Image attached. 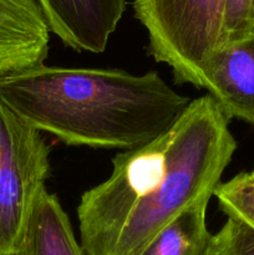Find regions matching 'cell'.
<instances>
[{"label":"cell","instance_id":"obj_6","mask_svg":"<svg viewBox=\"0 0 254 255\" xmlns=\"http://www.w3.org/2000/svg\"><path fill=\"white\" fill-rule=\"evenodd\" d=\"M204 82L227 119L254 125V31L217 50L206 67Z\"/></svg>","mask_w":254,"mask_h":255},{"label":"cell","instance_id":"obj_15","mask_svg":"<svg viewBox=\"0 0 254 255\" xmlns=\"http://www.w3.org/2000/svg\"><path fill=\"white\" fill-rule=\"evenodd\" d=\"M253 9H254V0H253Z\"/></svg>","mask_w":254,"mask_h":255},{"label":"cell","instance_id":"obj_5","mask_svg":"<svg viewBox=\"0 0 254 255\" xmlns=\"http://www.w3.org/2000/svg\"><path fill=\"white\" fill-rule=\"evenodd\" d=\"M50 32L75 51L100 54L117 29L126 0H36Z\"/></svg>","mask_w":254,"mask_h":255},{"label":"cell","instance_id":"obj_3","mask_svg":"<svg viewBox=\"0 0 254 255\" xmlns=\"http://www.w3.org/2000/svg\"><path fill=\"white\" fill-rule=\"evenodd\" d=\"M226 0H133L136 19L148 34L157 62L176 82L204 89V71L224 42Z\"/></svg>","mask_w":254,"mask_h":255},{"label":"cell","instance_id":"obj_9","mask_svg":"<svg viewBox=\"0 0 254 255\" xmlns=\"http://www.w3.org/2000/svg\"><path fill=\"white\" fill-rule=\"evenodd\" d=\"M209 199L189 207L137 255H212L213 234L207 228Z\"/></svg>","mask_w":254,"mask_h":255},{"label":"cell","instance_id":"obj_11","mask_svg":"<svg viewBox=\"0 0 254 255\" xmlns=\"http://www.w3.org/2000/svg\"><path fill=\"white\" fill-rule=\"evenodd\" d=\"M253 0H226L224 42L238 41L253 31Z\"/></svg>","mask_w":254,"mask_h":255},{"label":"cell","instance_id":"obj_12","mask_svg":"<svg viewBox=\"0 0 254 255\" xmlns=\"http://www.w3.org/2000/svg\"><path fill=\"white\" fill-rule=\"evenodd\" d=\"M237 177L241 179V182L244 184V186L248 187V188L254 193V179L252 178L251 174H249V172H243V173H239V174H237Z\"/></svg>","mask_w":254,"mask_h":255},{"label":"cell","instance_id":"obj_8","mask_svg":"<svg viewBox=\"0 0 254 255\" xmlns=\"http://www.w3.org/2000/svg\"><path fill=\"white\" fill-rule=\"evenodd\" d=\"M17 255H86L59 198L47 189L37 198Z\"/></svg>","mask_w":254,"mask_h":255},{"label":"cell","instance_id":"obj_2","mask_svg":"<svg viewBox=\"0 0 254 255\" xmlns=\"http://www.w3.org/2000/svg\"><path fill=\"white\" fill-rule=\"evenodd\" d=\"M0 100L65 144L124 151L162 136L192 101L156 71L45 64L0 79Z\"/></svg>","mask_w":254,"mask_h":255},{"label":"cell","instance_id":"obj_7","mask_svg":"<svg viewBox=\"0 0 254 255\" xmlns=\"http://www.w3.org/2000/svg\"><path fill=\"white\" fill-rule=\"evenodd\" d=\"M49 44L36 0H0V79L44 65Z\"/></svg>","mask_w":254,"mask_h":255},{"label":"cell","instance_id":"obj_13","mask_svg":"<svg viewBox=\"0 0 254 255\" xmlns=\"http://www.w3.org/2000/svg\"><path fill=\"white\" fill-rule=\"evenodd\" d=\"M249 174H251V177H252V178L254 179V169H253V171H251V172H249Z\"/></svg>","mask_w":254,"mask_h":255},{"label":"cell","instance_id":"obj_4","mask_svg":"<svg viewBox=\"0 0 254 255\" xmlns=\"http://www.w3.org/2000/svg\"><path fill=\"white\" fill-rule=\"evenodd\" d=\"M50 174V146L0 100V255H17Z\"/></svg>","mask_w":254,"mask_h":255},{"label":"cell","instance_id":"obj_1","mask_svg":"<svg viewBox=\"0 0 254 255\" xmlns=\"http://www.w3.org/2000/svg\"><path fill=\"white\" fill-rule=\"evenodd\" d=\"M237 141L211 95L192 100L173 126L119 153L105 182L77 207L86 255H137L189 207L211 199Z\"/></svg>","mask_w":254,"mask_h":255},{"label":"cell","instance_id":"obj_14","mask_svg":"<svg viewBox=\"0 0 254 255\" xmlns=\"http://www.w3.org/2000/svg\"><path fill=\"white\" fill-rule=\"evenodd\" d=\"M253 31H254V14H253Z\"/></svg>","mask_w":254,"mask_h":255},{"label":"cell","instance_id":"obj_10","mask_svg":"<svg viewBox=\"0 0 254 255\" xmlns=\"http://www.w3.org/2000/svg\"><path fill=\"white\" fill-rule=\"evenodd\" d=\"M213 196L228 218L238 219L254 229V193L238 177L219 184Z\"/></svg>","mask_w":254,"mask_h":255}]
</instances>
